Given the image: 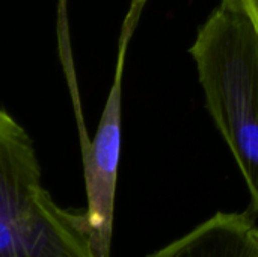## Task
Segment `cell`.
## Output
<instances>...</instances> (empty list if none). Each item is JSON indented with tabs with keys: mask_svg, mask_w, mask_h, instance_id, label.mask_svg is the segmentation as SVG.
I'll return each instance as SVG.
<instances>
[{
	"mask_svg": "<svg viewBox=\"0 0 258 257\" xmlns=\"http://www.w3.org/2000/svg\"><path fill=\"white\" fill-rule=\"evenodd\" d=\"M206 106L227 142L258 217V36L240 11L219 3L189 48Z\"/></svg>",
	"mask_w": 258,
	"mask_h": 257,
	"instance_id": "cell-1",
	"label": "cell"
},
{
	"mask_svg": "<svg viewBox=\"0 0 258 257\" xmlns=\"http://www.w3.org/2000/svg\"><path fill=\"white\" fill-rule=\"evenodd\" d=\"M0 257H95L85 212L51 198L32 138L2 105Z\"/></svg>",
	"mask_w": 258,
	"mask_h": 257,
	"instance_id": "cell-2",
	"label": "cell"
},
{
	"mask_svg": "<svg viewBox=\"0 0 258 257\" xmlns=\"http://www.w3.org/2000/svg\"><path fill=\"white\" fill-rule=\"evenodd\" d=\"M148 0H130L122 20L113 82L97 127L83 150L86 221L95 257H110L118 168L121 158L122 80L128 47Z\"/></svg>",
	"mask_w": 258,
	"mask_h": 257,
	"instance_id": "cell-3",
	"label": "cell"
},
{
	"mask_svg": "<svg viewBox=\"0 0 258 257\" xmlns=\"http://www.w3.org/2000/svg\"><path fill=\"white\" fill-rule=\"evenodd\" d=\"M148 257H258V221L248 212H218Z\"/></svg>",
	"mask_w": 258,
	"mask_h": 257,
	"instance_id": "cell-4",
	"label": "cell"
},
{
	"mask_svg": "<svg viewBox=\"0 0 258 257\" xmlns=\"http://www.w3.org/2000/svg\"><path fill=\"white\" fill-rule=\"evenodd\" d=\"M221 2L227 3L228 6L246 15L258 36V0H221Z\"/></svg>",
	"mask_w": 258,
	"mask_h": 257,
	"instance_id": "cell-5",
	"label": "cell"
}]
</instances>
